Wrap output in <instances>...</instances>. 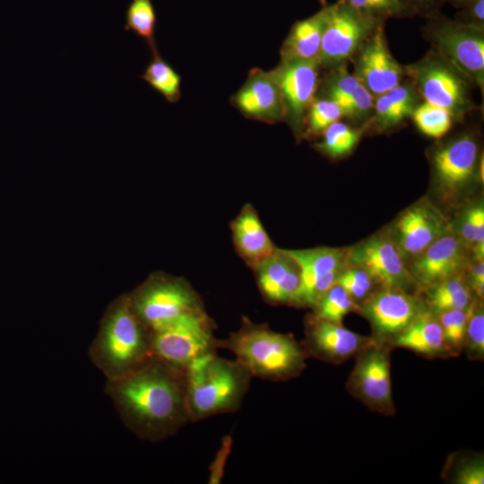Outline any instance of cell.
<instances>
[{"label":"cell","mask_w":484,"mask_h":484,"mask_svg":"<svg viewBox=\"0 0 484 484\" xmlns=\"http://www.w3.org/2000/svg\"><path fill=\"white\" fill-rule=\"evenodd\" d=\"M105 393L125 426L142 440L161 441L190 422L186 369L156 356L107 380Z\"/></svg>","instance_id":"6da1fadb"},{"label":"cell","mask_w":484,"mask_h":484,"mask_svg":"<svg viewBox=\"0 0 484 484\" xmlns=\"http://www.w3.org/2000/svg\"><path fill=\"white\" fill-rule=\"evenodd\" d=\"M216 347L231 351L253 376L267 381L293 379L307 367L301 342L248 318H243L238 330L226 339H217Z\"/></svg>","instance_id":"7a4b0ae2"},{"label":"cell","mask_w":484,"mask_h":484,"mask_svg":"<svg viewBox=\"0 0 484 484\" xmlns=\"http://www.w3.org/2000/svg\"><path fill=\"white\" fill-rule=\"evenodd\" d=\"M151 356V331L137 316L128 296L118 298L108 309L90 345L91 361L107 380H112Z\"/></svg>","instance_id":"3957f363"},{"label":"cell","mask_w":484,"mask_h":484,"mask_svg":"<svg viewBox=\"0 0 484 484\" xmlns=\"http://www.w3.org/2000/svg\"><path fill=\"white\" fill-rule=\"evenodd\" d=\"M190 422L235 412L249 390L252 374L236 359L207 353L186 367Z\"/></svg>","instance_id":"277c9868"},{"label":"cell","mask_w":484,"mask_h":484,"mask_svg":"<svg viewBox=\"0 0 484 484\" xmlns=\"http://www.w3.org/2000/svg\"><path fill=\"white\" fill-rule=\"evenodd\" d=\"M405 70L420 99L445 108L455 121L475 109L471 92L473 84L432 49L416 63L405 65Z\"/></svg>","instance_id":"5b68a950"},{"label":"cell","mask_w":484,"mask_h":484,"mask_svg":"<svg viewBox=\"0 0 484 484\" xmlns=\"http://www.w3.org/2000/svg\"><path fill=\"white\" fill-rule=\"evenodd\" d=\"M432 50L461 72L473 85L484 86V30L439 14L422 29Z\"/></svg>","instance_id":"8992f818"},{"label":"cell","mask_w":484,"mask_h":484,"mask_svg":"<svg viewBox=\"0 0 484 484\" xmlns=\"http://www.w3.org/2000/svg\"><path fill=\"white\" fill-rule=\"evenodd\" d=\"M128 297L134 311L151 331L204 309L199 295L180 278H151Z\"/></svg>","instance_id":"52a82bcc"},{"label":"cell","mask_w":484,"mask_h":484,"mask_svg":"<svg viewBox=\"0 0 484 484\" xmlns=\"http://www.w3.org/2000/svg\"><path fill=\"white\" fill-rule=\"evenodd\" d=\"M214 323L205 309L182 315L171 324L151 331L152 355L180 368L217 350Z\"/></svg>","instance_id":"ba28073f"},{"label":"cell","mask_w":484,"mask_h":484,"mask_svg":"<svg viewBox=\"0 0 484 484\" xmlns=\"http://www.w3.org/2000/svg\"><path fill=\"white\" fill-rule=\"evenodd\" d=\"M385 22L367 17L345 3L326 4V20L318 62L321 67L334 68L351 60L361 44Z\"/></svg>","instance_id":"9c48e42d"},{"label":"cell","mask_w":484,"mask_h":484,"mask_svg":"<svg viewBox=\"0 0 484 484\" xmlns=\"http://www.w3.org/2000/svg\"><path fill=\"white\" fill-rule=\"evenodd\" d=\"M391 348L371 344L359 352L346 389L373 411L393 416L395 407L391 385Z\"/></svg>","instance_id":"30bf717a"},{"label":"cell","mask_w":484,"mask_h":484,"mask_svg":"<svg viewBox=\"0 0 484 484\" xmlns=\"http://www.w3.org/2000/svg\"><path fill=\"white\" fill-rule=\"evenodd\" d=\"M426 307L417 295L397 288L380 287L361 303L359 313L371 324L374 343L391 348L392 341Z\"/></svg>","instance_id":"8fae6325"},{"label":"cell","mask_w":484,"mask_h":484,"mask_svg":"<svg viewBox=\"0 0 484 484\" xmlns=\"http://www.w3.org/2000/svg\"><path fill=\"white\" fill-rule=\"evenodd\" d=\"M285 251L300 270V284L293 303L295 307L313 308L349 264L347 251L340 248Z\"/></svg>","instance_id":"7c38bea8"},{"label":"cell","mask_w":484,"mask_h":484,"mask_svg":"<svg viewBox=\"0 0 484 484\" xmlns=\"http://www.w3.org/2000/svg\"><path fill=\"white\" fill-rule=\"evenodd\" d=\"M380 23L361 44L351 61L354 74L376 97L401 83L406 78L405 65L392 55Z\"/></svg>","instance_id":"4fadbf2b"},{"label":"cell","mask_w":484,"mask_h":484,"mask_svg":"<svg viewBox=\"0 0 484 484\" xmlns=\"http://www.w3.org/2000/svg\"><path fill=\"white\" fill-rule=\"evenodd\" d=\"M347 255L349 264L366 271L380 287L409 291L415 286L403 255L387 237H372L351 247Z\"/></svg>","instance_id":"5bb4252c"},{"label":"cell","mask_w":484,"mask_h":484,"mask_svg":"<svg viewBox=\"0 0 484 484\" xmlns=\"http://www.w3.org/2000/svg\"><path fill=\"white\" fill-rule=\"evenodd\" d=\"M318 60L280 62L273 69L279 82L287 121L297 136L303 134L307 112L319 85Z\"/></svg>","instance_id":"9a60e30c"},{"label":"cell","mask_w":484,"mask_h":484,"mask_svg":"<svg viewBox=\"0 0 484 484\" xmlns=\"http://www.w3.org/2000/svg\"><path fill=\"white\" fill-rule=\"evenodd\" d=\"M468 248L452 231L441 236L414 257L410 273L423 292L449 278L464 273L469 267Z\"/></svg>","instance_id":"2e32d148"},{"label":"cell","mask_w":484,"mask_h":484,"mask_svg":"<svg viewBox=\"0 0 484 484\" xmlns=\"http://www.w3.org/2000/svg\"><path fill=\"white\" fill-rule=\"evenodd\" d=\"M373 343L371 337L362 336L341 324L321 319L314 315L307 317L305 339L301 342L307 358L313 357L333 365L355 357Z\"/></svg>","instance_id":"e0dca14e"},{"label":"cell","mask_w":484,"mask_h":484,"mask_svg":"<svg viewBox=\"0 0 484 484\" xmlns=\"http://www.w3.org/2000/svg\"><path fill=\"white\" fill-rule=\"evenodd\" d=\"M230 102L244 117L268 124L285 121L286 110L275 73L260 68L248 76Z\"/></svg>","instance_id":"ac0fdd59"},{"label":"cell","mask_w":484,"mask_h":484,"mask_svg":"<svg viewBox=\"0 0 484 484\" xmlns=\"http://www.w3.org/2000/svg\"><path fill=\"white\" fill-rule=\"evenodd\" d=\"M479 154L478 142L471 134H462L437 146L431 162L441 189L452 194L465 187L475 176Z\"/></svg>","instance_id":"d6986e66"},{"label":"cell","mask_w":484,"mask_h":484,"mask_svg":"<svg viewBox=\"0 0 484 484\" xmlns=\"http://www.w3.org/2000/svg\"><path fill=\"white\" fill-rule=\"evenodd\" d=\"M394 229V243L403 257H416L438 238L452 231L445 216L427 200L405 210L396 220Z\"/></svg>","instance_id":"ffe728a7"},{"label":"cell","mask_w":484,"mask_h":484,"mask_svg":"<svg viewBox=\"0 0 484 484\" xmlns=\"http://www.w3.org/2000/svg\"><path fill=\"white\" fill-rule=\"evenodd\" d=\"M264 298L272 305H292L300 284V270L285 249H276L253 267Z\"/></svg>","instance_id":"44dd1931"},{"label":"cell","mask_w":484,"mask_h":484,"mask_svg":"<svg viewBox=\"0 0 484 484\" xmlns=\"http://www.w3.org/2000/svg\"><path fill=\"white\" fill-rule=\"evenodd\" d=\"M428 359L452 357L436 315L428 307L391 343Z\"/></svg>","instance_id":"7402d4cb"},{"label":"cell","mask_w":484,"mask_h":484,"mask_svg":"<svg viewBox=\"0 0 484 484\" xmlns=\"http://www.w3.org/2000/svg\"><path fill=\"white\" fill-rule=\"evenodd\" d=\"M420 97L407 79L391 90L375 97L373 113L364 127L387 131L411 117Z\"/></svg>","instance_id":"603a6c76"},{"label":"cell","mask_w":484,"mask_h":484,"mask_svg":"<svg viewBox=\"0 0 484 484\" xmlns=\"http://www.w3.org/2000/svg\"><path fill=\"white\" fill-rule=\"evenodd\" d=\"M231 230L237 250L252 268L277 249L250 204L235 218Z\"/></svg>","instance_id":"cb8c5ba5"},{"label":"cell","mask_w":484,"mask_h":484,"mask_svg":"<svg viewBox=\"0 0 484 484\" xmlns=\"http://www.w3.org/2000/svg\"><path fill=\"white\" fill-rule=\"evenodd\" d=\"M325 20L326 5L312 16L297 21L281 48V62L318 60Z\"/></svg>","instance_id":"d4e9b609"},{"label":"cell","mask_w":484,"mask_h":484,"mask_svg":"<svg viewBox=\"0 0 484 484\" xmlns=\"http://www.w3.org/2000/svg\"><path fill=\"white\" fill-rule=\"evenodd\" d=\"M423 292L426 294V306L435 315L467 308L476 298L468 284L465 272L437 283Z\"/></svg>","instance_id":"484cf974"},{"label":"cell","mask_w":484,"mask_h":484,"mask_svg":"<svg viewBox=\"0 0 484 484\" xmlns=\"http://www.w3.org/2000/svg\"><path fill=\"white\" fill-rule=\"evenodd\" d=\"M153 90L169 103H176L181 97V77L160 55L158 48L151 51V59L141 75Z\"/></svg>","instance_id":"4316f807"},{"label":"cell","mask_w":484,"mask_h":484,"mask_svg":"<svg viewBox=\"0 0 484 484\" xmlns=\"http://www.w3.org/2000/svg\"><path fill=\"white\" fill-rule=\"evenodd\" d=\"M364 128L362 126L359 129H355L345 123L336 121L323 132V139L315 143L314 147L330 158L344 157L356 147Z\"/></svg>","instance_id":"83f0119b"},{"label":"cell","mask_w":484,"mask_h":484,"mask_svg":"<svg viewBox=\"0 0 484 484\" xmlns=\"http://www.w3.org/2000/svg\"><path fill=\"white\" fill-rule=\"evenodd\" d=\"M157 16L151 0H132L125 13V30L146 41L151 51L155 43Z\"/></svg>","instance_id":"f1b7e54d"},{"label":"cell","mask_w":484,"mask_h":484,"mask_svg":"<svg viewBox=\"0 0 484 484\" xmlns=\"http://www.w3.org/2000/svg\"><path fill=\"white\" fill-rule=\"evenodd\" d=\"M313 310V315L318 318L341 324L343 317L349 313H359V306L335 283L320 298Z\"/></svg>","instance_id":"f546056e"},{"label":"cell","mask_w":484,"mask_h":484,"mask_svg":"<svg viewBox=\"0 0 484 484\" xmlns=\"http://www.w3.org/2000/svg\"><path fill=\"white\" fill-rule=\"evenodd\" d=\"M476 298L467 308L447 310L436 314L452 357L459 356L463 350L466 326Z\"/></svg>","instance_id":"4dcf8cb0"},{"label":"cell","mask_w":484,"mask_h":484,"mask_svg":"<svg viewBox=\"0 0 484 484\" xmlns=\"http://www.w3.org/2000/svg\"><path fill=\"white\" fill-rule=\"evenodd\" d=\"M411 118L421 133L436 139L446 134L455 121L445 108L425 101L416 107Z\"/></svg>","instance_id":"1f68e13d"},{"label":"cell","mask_w":484,"mask_h":484,"mask_svg":"<svg viewBox=\"0 0 484 484\" xmlns=\"http://www.w3.org/2000/svg\"><path fill=\"white\" fill-rule=\"evenodd\" d=\"M443 475L455 484H483V457L480 454H453L444 468Z\"/></svg>","instance_id":"d6a6232c"},{"label":"cell","mask_w":484,"mask_h":484,"mask_svg":"<svg viewBox=\"0 0 484 484\" xmlns=\"http://www.w3.org/2000/svg\"><path fill=\"white\" fill-rule=\"evenodd\" d=\"M347 4L361 14L382 22L415 16L403 0H336Z\"/></svg>","instance_id":"836d02e7"},{"label":"cell","mask_w":484,"mask_h":484,"mask_svg":"<svg viewBox=\"0 0 484 484\" xmlns=\"http://www.w3.org/2000/svg\"><path fill=\"white\" fill-rule=\"evenodd\" d=\"M342 117L340 105L329 99H315L310 105L304 123L303 134L319 135L333 123Z\"/></svg>","instance_id":"e575fe53"},{"label":"cell","mask_w":484,"mask_h":484,"mask_svg":"<svg viewBox=\"0 0 484 484\" xmlns=\"http://www.w3.org/2000/svg\"><path fill=\"white\" fill-rule=\"evenodd\" d=\"M463 350L471 360H483L484 358V309L483 300L476 298L469 317Z\"/></svg>","instance_id":"d590c367"},{"label":"cell","mask_w":484,"mask_h":484,"mask_svg":"<svg viewBox=\"0 0 484 484\" xmlns=\"http://www.w3.org/2000/svg\"><path fill=\"white\" fill-rule=\"evenodd\" d=\"M336 284L340 285L360 306L375 291L376 282L363 269L348 265L339 275Z\"/></svg>","instance_id":"8d00e7d4"},{"label":"cell","mask_w":484,"mask_h":484,"mask_svg":"<svg viewBox=\"0 0 484 484\" xmlns=\"http://www.w3.org/2000/svg\"><path fill=\"white\" fill-rule=\"evenodd\" d=\"M374 101L373 94L359 82L351 94L340 105L342 117L353 122H364V126L373 113Z\"/></svg>","instance_id":"74e56055"},{"label":"cell","mask_w":484,"mask_h":484,"mask_svg":"<svg viewBox=\"0 0 484 484\" xmlns=\"http://www.w3.org/2000/svg\"><path fill=\"white\" fill-rule=\"evenodd\" d=\"M359 82L356 75L349 72L347 64L334 67L326 80L325 98L341 105Z\"/></svg>","instance_id":"f35d334b"},{"label":"cell","mask_w":484,"mask_h":484,"mask_svg":"<svg viewBox=\"0 0 484 484\" xmlns=\"http://www.w3.org/2000/svg\"><path fill=\"white\" fill-rule=\"evenodd\" d=\"M232 445L233 439L231 436L227 435L223 436L220 446L209 467V484H220L221 482L226 463L231 453Z\"/></svg>","instance_id":"ab89813d"},{"label":"cell","mask_w":484,"mask_h":484,"mask_svg":"<svg viewBox=\"0 0 484 484\" xmlns=\"http://www.w3.org/2000/svg\"><path fill=\"white\" fill-rule=\"evenodd\" d=\"M454 18L459 23L484 30V0H470Z\"/></svg>","instance_id":"60d3db41"},{"label":"cell","mask_w":484,"mask_h":484,"mask_svg":"<svg viewBox=\"0 0 484 484\" xmlns=\"http://www.w3.org/2000/svg\"><path fill=\"white\" fill-rule=\"evenodd\" d=\"M475 239L472 247L475 261H483L484 258V207L483 204L471 206V208Z\"/></svg>","instance_id":"b9f144b4"},{"label":"cell","mask_w":484,"mask_h":484,"mask_svg":"<svg viewBox=\"0 0 484 484\" xmlns=\"http://www.w3.org/2000/svg\"><path fill=\"white\" fill-rule=\"evenodd\" d=\"M415 15L431 19L441 14L445 0H403Z\"/></svg>","instance_id":"7bdbcfd3"},{"label":"cell","mask_w":484,"mask_h":484,"mask_svg":"<svg viewBox=\"0 0 484 484\" xmlns=\"http://www.w3.org/2000/svg\"><path fill=\"white\" fill-rule=\"evenodd\" d=\"M474 265H469L466 279L474 296L483 300L484 297V263L476 261Z\"/></svg>","instance_id":"ee69618b"},{"label":"cell","mask_w":484,"mask_h":484,"mask_svg":"<svg viewBox=\"0 0 484 484\" xmlns=\"http://www.w3.org/2000/svg\"><path fill=\"white\" fill-rule=\"evenodd\" d=\"M461 236L462 242L467 248L473 247L474 239H475V229L472 220V215L471 209L469 208L463 214L462 220L461 223Z\"/></svg>","instance_id":"f6af8a7d"},{"label":"cell","mask_w":484,"mask_h":484,"mask_svg":"<svg viewBox=\"0 0 484 484\" xmlns=\"http://www.w3.org/2000/svg\"><path fill=\"white\" fill-rule=\"evenodd\" d=\"M445 3L450 4L452 6L455 8H461L466 3H468L470 0H445Z\"/></svg>","instance_id":"bcb514c9"},{"label":"cell","mask_w":484,"mask_h":484,"mask_svg":"<svg viewBox=\"0 0 484 484\" xmlns=\"http://www.w3.org/2000/svg\"><path fill=\"white\" fill-rule=\"evenodd\" d=\"M320 2V4L324 6L326 5V1L325 0H318Z\"/></svg>","instance_id":"7dc6e473"}]
</instances>
